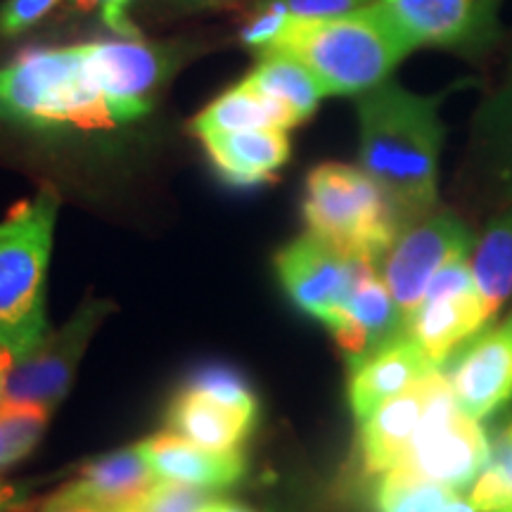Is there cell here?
<instances>
[{
    "label": "cell",
    "instance_id": "obj_1",
    "mask_svg": "<svg viewBox=\"0 0 512 512\" xmlns=\"http://www.w3.org/2000/svg\"><path fill=\"white\" fill-rule=\"evenodd\" d=\"M171 64L169 50L140 38L31 50L0 67V119L43 133L136 124Z\"/></svg>",
    "mask_w": 512,
    "mask_h": 512
},
{
    "label": "cell",
    "instance_id": "obj_2",
    "mask_svg": "<svg viewBox=\"0 0 512 512\" xmlns=\"http://www.w3.org/2000/svg\"><path fill=\"white\" fill-rule=\"evenodd\" d=\"M439 102L389 79L356 95L358 166L384 190L403 226L437 207L444 145Z\"/></svg>",
    "mask_w": 512,
    "mask_h": 512
},
{
    "label": "cell",
    "instance_id": "obj_3",
    "mask_svg": "<svg viewBox=\"0 0 512 512\" xmlns=\"http://www.w3.org/2000/svg\"><path fill=\"white\" fill-rule=\"evenodd\" d=\"M415 46L380 0L332 19L287 17L261 55L280 53L302 62L325 95H361L392 76Z\"/></svg>",
    "mask_w": 512,
    "mask_h": 512
},
{
    "label": "cell",
    "instance_id": "obj_4",
    "mask_svg": "<svg viewBox=\"0 0 512 512\" xmlns=\"http://www.w3.org/2000/svg\"><path fill=\"white\" fill-rule=\"evenodd\" d=\"M60 209L55 188L0 221V344L19 356L48 335L46 271Z\"/></svg>",
    "mask_w": 512,
    "mask_h": 512
},
{
    "label": "cell",
    "instance_id": "obj_5",
    "mask_svg": "<svg viewBox=\"0 0 512 512\" xmlns=\"http://www.w3.org/2000/svg\"><path fill=\"white\" fill-rule=\"evenodd\" d=\"M306 230L349 259L380 266L403 223L384 190L361 166L325 162L304 190Z\"/></svg>",
    "mask_w": 512,
    "mask_h": 512
},
{
    "label": "cell",
    "instance_id": "obj_6",
    "mask_svg": "<svg viewBox=\"0 0 512 512\" xmlns=\"http://www.w3.org/2000/svg\"><path fill=\"white\" fill-rule=\"evenodd\" d=\"M489 453L484 427L460 411L444 370H439L418 432L396 467L463 494L489 463Z\"/></svg>",
    "mask_w": 512,
    "mask_h": 512
},
{
    "label": "cell",
    "instance_id": "obj_7",
    "mask_svg": "<svg viewBox=\"0 0 512 512\" xmlns=\"http://www.w3.org/2000/svg\"><path fill=\"white\" fill-rule=\"evenodd\" d=\"M107 313H110V304L88 299L69 323L55 332L48 330L41 342L15 356L8 387H5V403L34 406L53 415L72 387L74 373L86 354L88 342Z\"/></svg>",
    "mask_w": 512,
    "mask_h": 512
},
{
    "label": "cell",
    "instance_id": "obj_8",
    "mask_svg": "<svg viewBox=\"0 0 512 512\" xmlns=\"http://www.w3.org/2000/svg\"><path fill=\"white\" fill-rule=\"evenodd\" d=\"M472 245L470 230L451 211H432L401 228L377 268L403 318H411L422 304L434 275L448 261L470 254Z\"/></svg>",
    "mask_w": 512,
    "mask_h": 512
},
{
    "label": "cell",
    "instance_id": "obj_9",
    "mask_svg": "<svg viewBox=\"0 0 512 512\" xmlns=\"http://www.w3.org/2000/svg\"><path fill=\"white\" fill-rule=\"evenodd\" d=\"M486 325L489 318L470 261L458 256L434 275L422 304L406 320V332L420 344L434 368L441 370L467 339Z\"/></svg>",
    "mask_w": 512,
    "mask_h": 512
},
{
    "label": "cell",
    "instance_id": "obj_10",
    "mask_svg": "<svg viewBox=\"0 0 512 512\" xmlns=\"http://www.w3.org/2000/svg\"><path fill=\"white\" fill-rule=\"evenodd\" d=\"M415 48L479 55L501 31L503 0H380Z\"/></svg>",
    "mask_w": 512,
    "mask_h": 512
},
{
    "label": "cell",
    "instance_id": "obj_11",
    "mask_svg": "<svg viewBox=\"0 0 512 512\" xmlns=\"http://www.w3.org/2000/svg\"><path fill=\"white\" fill-rule=\"evenodd\" d=\"M358 259H349L309 230L275 254V271L292 304L328 323L342 309L354 283Z\"/></svg>",
    "mask_w": 512,
    "mask_h": 512
},
{
    "label": "cell",
    "instance_id": "obj_12",
    "mask_svg": "<svg viewBox=\"0 0 512 512\" xmlns=\"http://www.w3.org/2000/svg\"><path fill=\"white\" fill-rule=\"evenodd\" d=\"M446 380L465 415L486 420L512 401V316L453 354Z\"/></svg>",
    "mask_w": 512,
    "mask_h": 512
},
{
    "label": "cell",
    "instance_id": "obj_13",
    "mask_svg": "<svg viewBox=\"0 0 512 512\" xmlns=\"http://www.w3.org/2000/svg\"><path fill=\"white\" fill-rule=\"evenodd\" d=\"M325 328L332 332L349 363H354L401 335L406 330V318L384 283L380 268L358 259L347 299Z\"/></svg>",
    "mask_w": 512,
    "mask_h": 512
},
{
    "label": "cell",
    "instance_id": "obj_14",
    "mask_svg": "<svg viewBox=\"0 0 512 512\" xmlns=\"http://www.w3.org/2000/svg\"><path fill=\"white\" fill-rule=\"evenodd\" d=\"M349 366L347 394L356 422H363L384 401L439 370L406 330Z\"/></svg>",
    "mask_w": 512,
    "mask_h": 512
},
{
    "label": "cell",
    "instance_id": "obj_15",
    "mask_svg": "<svg viewBox=\"0 0 512 512\" xmlns=\"http://www.w3.org/2000/svg\"><path fill=\"white\" fill-rule=\"evenodd\" d=\"M437 373L439 370H432L406 392L387 399L366 420L358 422V451H361L363 470L368 475L380 477L406 456L425 415Z\"/></svg>",
    "mask_w": 512,
    "mask_h": 512
},
{
    "label": "cell",
    "instance_id": "obj_16",
    "mask_svg": "<svg viewBox=\"0 0 512 512\" xmlns=\"http://www.w3.org/2000/svg\"><path fill=\"white\" fill-rule=\"evenodd\" d=\"M200 140L216 174L235 188H256L273 181L292 155L290 136L280 128L214 133Z\"/></svg>",
    "mask_w": 512,
    "mask_h": 512
},
{
    "label": "cell",
    "instance_id": "obj_17",
    "mask_svg": "<svg viewBox=\"0 0 512 512\" xmlns=\"http://www.w3.org/2000/svg\"><path fill=\"white\" fill-rule=\"evenodd\" d=\"M145 458L159 479L200 489H228L245 477L247 460L242 451H209L174 432H159L140 441Z\"/></svg>",
    "mask_w": 512,
    "mask_h": 512
},
{
    "label": "cell",
    "instance_id": "obj_18",
    "mask_svg": "<svg viewBox=\"0 0 512 512\" xmlns=\"http://www.w3.org/2000/svg\"><path fill=\"white\" fill-rule=\"evenodd\" d=\"M159 482L140 444L119 448L81 467L74 482L64 484L76 496L86 498L105 512L136 505Z\"/></svg>",
    "mask_w": 512,
    "mask_h": 512
},
{
    "label": "cell",
    "instance_id": "obj_19",
    "mask_svg": "<svg viewBox=\"0 0 512 512\" xmlns=\"http://www.w3.org/2000/svg\"><path fill=\"white\" fill-rule=\"evenodd\" d=\"M256 425L254 415L221 406L209 396L183 387L166 411V427L209 451H240Z\"/></svg>",
    "mask_w": 512,
    "mask_h": 512
},
{
    "label": "cell",
    "instance_id": "obj_20",
    "mask_svg": "<svg viewBox=\"0 0 512 512\" xmlns=\"http://www.w3.org/2000/svg\"><path fill=\"white\" fill-rule=\"evenodd\" d=\"M302 124V119L294 114L283 102L273 100L271 95L256 91L249 83L240 81L230 91L219 95L209 107L190 121V131L197 138L214 136V133L230 131H254V128H290Z\"/></svg>",
    "mask_w": 512,
    "mask_h": 512
},
{
    "label": "cell",
    "instance_id": "obj_21",
    "mask_svg": "<svg viewBox=\"0 0 512 512\" xmlns=\"http://www.w3.org/2000/svg\"><path fill=\"white\" fill-rule=\"evenodd\" d=\"M475 147L491 183L512 202V55L503 83L477 114Z\"/></svg>",
    "mask_w": 512,
    "mask_h": 512
},
{
    "label": "cell",
    "instance_id": "obj_22",
    "mask_svg": "<svg viewBox=\"0 0 512 512\" xmlns=\"http://www.w3.org/2000/svg\"><path fill=\"white\" fill-rule=\"evenodd\" d=\"M472 275L491 320L512 297V207L486 223L472 256Z\"/></svg>",
    "mask_w": 512,
    "mask_h": 512
},
{
    "label": "cell",
    "instance_id": "obj_23",
    "mask_svg": "<svg viewBox=\"0 0 512 512\" xmlns=\"http://www.w3.org/2000/svg\"><path fill=\"white\" fill-rule=\"evenodd\" d=\"M245 83L256 91L283 102L299 119L306 121L318 110L325 98L323 86L302 62L280 53L259 55V64L245 76Z\"/></svg>",
    "mask_w": 512,
    "mask_h": 512
},
{
    "label": "cell",
    "instance_id": "obj_24",
    "mask_svg": "<svg viewBox=\"0 0 512 512\" xmlns=\"http://www.w3.org/2000/svg\"><path fill=\"white\" fill-rule=\"evenodd\" d=\"M451 496H456V491L392 467L377 477L373 508L375 512H441Z\"/></svg>",
    "mask_w": 512,
    "mask_h": 512
},
{
    "label": "cell",
    "instance_id": "obj_25",
    "mask_svg": "<svg viewBox=\"0 0 512 512\" xmlns=\"http://www.w3.org/2000/svg\"><path fill=\"white\" fill-rule=\"evenodd\" d=\"M477 512H512V420L496 434L489 463L470 486Z\"/></svg>",
    "mask_w": 512,
    "mask_h": 512
},
{
    "label": "cell",
    "instance_id": "obj_26",
    "mask_svg": "<svg viewBox=\"0 0 512 512\" xmlns=\"http://www.w3.org/2000/svg\"><path fill=\"white\" fill-rule=\"evenodd\" d=\"M50 413L34 406L3 403L0 406V470L29 456L41 439Z\"/></svg>",
    "mask_w": 512,
    "mask_h": 512
},
{
    "label": "cell",
    "instance_id": "obj_27",
    "mask_svg": "<svg viewBox=\"0 0 512 512\" xmlns=\"http://www.w3.org/2000/svg\"><path fill=\"white\" fill-rule=\"evenodd\" d=\"M185 387L192 392H200L209 399H214L221 406L233 408V411L254 415L259 418V401L249 387L245 377L238 370L228 366H207L200 368L195 375L185 382Z\"/></svg>",
    "mask_w": 512,
    "mask_h": 512
},
{
    "label": "cell",
    "instance_id": "obj_28",
    "mask_svg": "<svg viewBox=\"0 0 512 512\" xmlns=\"http://www.w3.org/2000/svg\"><path fill=\"white\" fill-rule=\"evenodd\" d=\"M211 491L181 482L159 479L147 494L136 503L140 512H197L211 501Z\"/></svg>",
    "mask_w": 512,
    "mask_h": 512
},
{
    "label": "cell",
    "instance_id": "obj_29",
    "mask_svg": "<svg viewBox=\"0 0 512 512\" xmlns=\"http://www.w3.org/2000/svg\"><path fill=\"white\" fill-rule=\"evenodd\" d=\"M377 0H256V12H280V15L294 19H332L349 15Z\"/></svg>",
    "mask_w": 512,
    "mask_h": 512
},
{
    "label": "cell",
    "instance_id": "obj_30",
    "mask_svg": "<svg viewBox=\"0 0 512 512\" xmlns=\"http://www.w3.org/2000/svg\"><path fill=\"white\" fill-rule=\"evenodd\" d=\"M57 5H60V0H8L0 8V34H22V31H27L41 22Z\"/></svg>",
    "mask_w": 512,
    "mask_h": 512
},
{
    "label": "cell",
    "instance_id": "obj_31",
    "mask_svg": "<svg viewBox=\"0 0 512 512\" xmlns=\"http://www.w3.org/2000/svg\"><path fill=\"white\" fill-rule=\"evenodd\" d=\"M74 3L83 10L98 8L105 27L114 31L119 38H140L138 29L128 19V5H131V0H74Z\"/></svg>",
    "mask_w": 512,
    "mask_h": 512
},
{
    "label": "cell",
    "instance_id": "obj_32",
    "mask_svg": "<svg viewBox=\"0 0 512 512\" xmlns=\"http://www.w3.org/2000/svg\"><path fill=\"white\" fill-rule=\"evenodd\" d=\"M38 512H105V510L98 508V505H93L91 501H86V498L72 494L67 486H62L57 494L50 496L48 501L38 508Z\"/></svg>",
    "mask_w": 512,
    "mask_h": 512
},
{
    "label": "cell",
    "instance_id": "obj_33",
    "mask_svg": "<svg viewBox=\"0 0 512 512\" xmlns=\"http://www.w3.org/2000/svg\"><path fill=\"white\" fill-rule=\"evenodd\" d=\"M155 3L166 12H176V15H190V12L228 8V5L238 3V0H155Z\"/></svg>",
    "mask_w": 512,
    "mask_h": 512
},
{
    "label": "cell",
    "instance_id": "obj_34",
    "mask_svg": "<svg viewBox=\"0 0 512 512\" xmlns=\"http://www.w3.org/2000/svg\"><path fill=\"white\" fill-rule=\"evenodd\" d=\"M12 363H15V354H12L8 347L0 344V406L5 403V387H8V375H10Z\"/></svg>",
    "mask_w": 512,
    "mask_h": 512
},
{
    "label": "cell",
    "instance_id": "obj_35",
    "mask_svg": "<svg viewBox=\"0 0 512 512\" xmlns=\"http://www.w3.org/2000/svg\"><path fill=\"white\" fill-rule=\"evenodd\" d=\"M197 512H252L245 505L233 503V501H221V498H211L209 503H204Z\"/></svg>",
    "mask_w": 512,
    "mask_h": 512
},
{
    "label": "cell",
    "instance_id": "obj_36",
    "mask_svg": "<svg viewBox=\"0 0 512 512\" xmlns=\"http://www.w3.org/2000/svg\"><path fill=\"white\" fill-rule=\"evenodd\" d=\"M441 512H477L475 505H472L470 501H465L463 496L456 494L448 498V503L441 508Z\"/></svg>",
    "mask_w": 512,
    "mask_h": 512
},
{
    "label": "cell",
    "instance_id": "obj_37",
    "mask_svg": "<svg viewBox=\"0 0 512 512\" xmlns=\"http://www.w3.org/2000/svg\"><path fill=\"white\" fill-rule=\"evenodd\" d=\"M38 508H41V505H36V503H15V505H10L5 512H38Z\"/></svg>",
    "mask_w": 512,
    "mask_h": 512
},
{
    "label": "cell",
    "instance_id": "obj_38",
    "mask_svg": "<svg viewBox=\"0 0 512 512\" xmlns=\"http://www.w3.org/2000/svg\"><path fill=\"white\" fill-rule=\"evenodd\" d=\"M10 498H12V489H0V510L10 503Z\"/></svg>",
    "mask_w": 512,
    "mask_h": 512
},
{
    "label": "cell",
    "instance_id": "obj_39",
    "mask_svg": "<svg viewBox=\"0 0 512 512\" xmlns=\"http://www.w3.org/2000/svg\"><path fill=\"white\" fill-rule=\"evenodd\" d=\"M110 512H140L136 505H124V508H117V510H110Z\"/></svg>",
    "mask_w": 512,
    "mask_h": 512
}]
</instances>
